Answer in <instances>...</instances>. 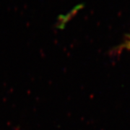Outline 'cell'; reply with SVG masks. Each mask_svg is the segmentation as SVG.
I'll return each mask as SVG.
<instances>
[{
    "label": "cell",
    "mask_w": 130,
    "mask_h": 130,
    "mask_svg": "<svg viewBox=\"0 0 130 130\" xmlns=\"http://www.w3.org/2000/svg\"><path fill=\"white\" fill-rule=\"evenodd\" d=\"M126 48H128L129 50H130V41L126 43Z\"/></svg>",
    "instance_id": "1"
}]
</instances>
